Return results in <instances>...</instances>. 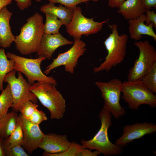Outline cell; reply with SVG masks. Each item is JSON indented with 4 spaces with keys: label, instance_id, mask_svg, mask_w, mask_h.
Wrapping results in <instances>:
<instances>
[{
    "label": "cell",
    "instance_id": "d6a6232c",
    "mask_svg": "<svg viewBox=\"0 0 156 156\" xmlns=\"http://www.w3.org/2000/svg\"><path fill=\"white\" fill-rule=\"evenodd\" d=\"M142 6L146 10L156 8V0H140Z\"/></svg>",
    "mask_w": 156,
    "mask_h": 156
},
{
    "label": "cell",
    "instance_id": "83f0119b",
    "mask_svg": "<svg viewBox=\"0 0 156 156\" xmlns=\"http://www.w3.org/2000/svg\"><path fill=\"white\" fill-rule=\"evenodd\" d=\"M38 106L36 103L27 101L25 103L19 112L23 117L27 119Z\"/></svg>",
    "mask_w": 156,
    "mask_h": 156
},
{
    "label": "cell",
    "instance_id": "2e32d148",
    "mask_svg": "<svg viewBox=\"0 0 156 156\" xmlns=\"http://www.w3.org/2000/svg\"><path fill=\"white\" fill-rule=\"evenodd\" d=\"M146 18V15L144 14L137 18L129 21V32L131 39L138 41L142 38L143 35H146L152 37L155 41L156 40L153 25L152 23L147 25L145 24Z\"/></svg>",
    "mask_w": 156,
    "mask_h": 156
},
{
    "label": "cell",
    "instance_id": "6da1fadb",
    "mask_svg": "<svg viewBox=\"0 0 156 156\" xmlns=\"http://www.w3.org/2000/svg\"><path fill=\"white\" fill-rule=\"evenodd\" d=\"M26 22L14 42L17 50L25 55L37 52L44 34L43 17L39 13H35Z\"/></svg>",
    "mask_w": 156,
    "mask_h": 156
},
{
    "label": "cell",
    "instance_id": "e575fe53",
    "mask_svg": "<svg viewBox=\"0 0 156 156\" xmlns=\"http://www.w3.org/2000/svg\"><path fill=\"white\" fill-rule=\"evenodd\" d=\"M108 5L111 8H118L120 7L126 0H107Z\"/></svg>",
    "mask_w": 156,
    "mask_h": 156
},
{
    "label": "cell",
    "instance_id": "5b68a950",
    "mask_svg": "<svg viewBox=\"0 0 156 156\" xmlns=\"http://www.w3.org/2000/svg\"><path fill=\"white\" fill-rule=\"evenodd\" d=\"M122 98L127 103L129 107L137 110L142 104L151 108L156 106V95L146 88L141 80L122 83Z\"/></svg>",
    "mask_w": 156,
    "mask_h": 156
},
{
    "label": "cell",
    "instance_id": "277c9868",
    "mask_svg": "<svg viewBox=\"0 0 156 156\" xmlns=\"http://www.w3.org/2000/svg\"><path fill=\"white\" fill-rule=\"evenodd\" d=\"M54 84L37 82L31 85L30 90L50 112L52 119H60L66 111L65 100Z\"/></svg>",
    "mask_w": 156,
    "mask_h": 156
},
{
    "label": "cell",
    "instance_id": "30bf717a",
    "mask_svg": "<svg viewBox=\"0 0 156 156\" xmlns=\"http://www.w3.org/2000/svg\"><path fill=\"white\" fill-rule=\"evenodd\" d=\"M72 19L66 26L68 33L74 39H81L82 35L88 36L95 34L102 29L103 24L109 19L102 22L95 21L93 18H87L82 13L80 6L73 8Z\"/></svg>",
    "mask_w": 156,
    "mask_h": 156
},
{
    "label": "cell",
    "instance_id": "e0dca14e",
    "mask_svg": "<svg viewBox=\"0 0 156 156\" xmlns=\"http://www.w3.org/2000/svg\"><path fill=\"white\" fill-rule=\"evenodd\" d=\"M5 6L0 10V47H10L15 37L12 32L10 21L13 14Z\"/></svg>",
    "mask_w": 156,
    "mask_h": 156
},
{
    "label": "cell",
    "instance_id": "4fadbf2b",
    "mask_svg": "<svg viewBox=\"0 0 156 156\" xmlns=\"http://www.w3.org/2000/svg\"><path fill=\"white\" fill-rule=\"evenodd\" d=\"M156 131V125L151 122H137L126 125L123 127L122 135L114 143L122 147L125 146L134 140L146 135L153 134Z\"/></svg>",
    "mask_w": 156,
    "mask_h": 156
},
{
    "label": "cell",
    "instance_id": "9a60e30c",
    "mask_svg": "<svg viewBox=\"0 0 156 156\" xmlns=\"http://www.w3.org/2000/svg\"><path fill=\"white\" fill-rule=\"evenodd\" d=\"M71 143L66 135L49 133L45 134L39 148L43 150L46 153H59L65 151Z\"/></svg>",
    "mask_w": 156,
    "mask_h": 156
},
{
    "label": "cell",
    "instance_id": "ba28073f",
    "mask_svg": "<svg viewBox=\"0 0 156 156\" xmlns=\"http://www.w3.org/2000/svg\"><path fill=\"white\" fill-rule=\"evenodd\" d=\"M94 83L101 92L104 103L103 107L108 110L115 119L124 115L125 109L120 103L122 88L121 81L115 78L107 82L96 81Z\"/></svg>",
    "mask_w": 156,
    "mask_h": 156
},
{
    "label": "cell",
    "instance_id": "5bb4252c",
    "mask_svg": "<svg viewBox=\"0 0 156 156\" xmlns=\"http://www.w3.org/2000/svg\"><path fill=\"white\" fill-rule=\"evenodd\" d=\"M74 42L68 40L59 33L55 34H44L37 55L38 57L49 60L59 47L72 44Z\"/></svg>",
    "mask_w": 156,
    "mask_h": 156
},
{
    "label": "cell",
    "instance_id": "836d02e7",
    "mask_svg": "<svg viewBox=\"0 0 156 156\" xmlns=\"http://www.w3.org/2000/svg\"><path fill=\"white\" fill-rule=\"evenodd\" d=\"M101 153L97 150L92 152L91 150L84 148L80 152L79 156H97Z\"/></svg>",
    "mask_w": 156,
    "mask_h": 156
},
{
    "label": "cell",
    "instance_id": "8992f818",
    "mask_svg": "<svg viewBox=\"0 0 156 156\" xmlns=\"http://www.w3.org/2000/svg\"><path fill=\"white\" fill-rule=\"evenodd\" d=\"M6 55L8 58L14 62V70L24 74L27 78L28 83L31 85L36 81L57 85V81L53 77L47 76L41 70V64L42 61L46 59L45 58H28L9 52Z\"/></svg>",
    "mask_w": 156,
    "mask_h": 156
},
{
    "label": "cell",
    "instance_id": "7c38bea8",
    "mask_svg": "<svg viewBox=\"0 0 156 156\" xmlns=\"http://www.w3.org/2000/svg\"><path fill=\"white\" fill-rule=\"evenodd\" d=\"M17 120L21 124L23 132L21 146L28 153L31 154L39 148L45 134L41 131L39 125L31 122L21 114L18 116Z\"/></svg>",
    "mask_w": 156,
    "mask_h": 156
},
{
    "label": "cell",
    "instance_id": "603a6c76",
    "mask_svg": "<svg viewBox=\"0 0 156 156\" xmlns=\"http://www.w3.org/2000/svg\"><path fill=\"white\" fill-rule=\"evenodd\" d=\"M0 95V119L8 113L13 103V99L9 84L7 83L5 88Z\"/></svg>",
    "mask_w": 156,
    "mask_h": 156
},
{
    "label": "cell",
    "instance_id": "d6986e66",
    "mask_svg": "<svg viewBox=\"0 0 156 156\" xmlns=\"http://www.w3.org/2000/svg\"><path fill=\"white\" fill-rule=\"evenodd\" d=\"M40 10L44 13L48 12L55 16L66 26L70 22L73 14V8L62 5L56 6L55 4L51 3L42 5Z\"/></svg>",
    "mask_w": 156,
    "mask_h": 156
},
{
    "label": "cell",
    "instance_id": "74e56055",
    "mask_svg": "<svg viewBox=\"0 0 156 156\" xmlns=\"http://www.w3.org/2000/svg\"><path fill=\"white\" fill-rule=\"evenodd\" d=\"M101 0H81V3H86L87 2L91 1H95V2H97L98 1H99Z\"/></svg>",
    "mask_w": 156,
    "mask_h": 156
},
{
    "label": "cell",
    "instance_id": "7402d4cb",
    "mask_svg": "<svg viewBox=\"0 0 156 156\" xmlns=\"http://www.w3.org/2000/svg\"><path fill=\"white\" fill-rule=\"evenodd\" d=\"M44 13L46 19L44 24V34H55L59 33L60 28L63 25L62 22L52 14L48 12Z\"/></svg>",
    "mask_w": 156,
    "mask_h": 156
},
{
    "label": "cell",
    "instance_id": "4316f807",
    "mask_svg": "<svg viewBox=\"0 0 156 156\" xmlns=\"http://www.w3.org/2000/svg\"><path fill=\"white\" fill-rule=\"evenodd\" d=\"M5 156H29V155L21 145H14L4 148Z\"/></svg>",
    "mask_w": 156,
    "mask_h": 156
},
{
    "label": "cell",
    "instance_id": "ac0fdd59",
    "mask_svg": "<svg viewBox=\"0 0 156 156\" xmlns=\"http://www.w3.org/2000/svg\"><path fill=\"white\" fill-rule=\"evenodd\" d=\"M146 10L142 5L140 0H126L117 12L129 21L137 18L146 13Z\"/></svg>",
    "mask_w": 156,
    "mask_h": 156
},
{
    "label": "cell",
    "instance_id": "52a82bcc",
    "mask_svg": "<svg viewBox=\"0 0 156 156\" xmlns=\"http://www.w3.org/2000/svg\"><path fill=\"white\" fill-rule=\"evenodd\" d=\"M16 71L14 70L8 73L4 78V82L10 85L13 99L11 107L14 111L17 112H19L27 101H30L37 103L38 99L30 90L31 85L27 82L20 72L18 71L16 77Z\"/></svg>",
    "mask_w": 156,
    "mask_h": 156
},
{
    "label": "cell",
    "instance_id": "8d00e7d4",
    "mask_svg": "<svg viewBox=\"0 0 156 156\" xmlns=\"http://www.w3.org/2000/svg\"><path fill=\"white\" fill-rule=\"evenodd\" d=\"M12 0H0V10L3 7L11 3Z\"/></svg>",
    "mask_w": 156,
    "mask_h": 156
},
{
    "label": "cell",
    "instance_id": "f1b7e54d",
    "mask_svg": "<svg viewBox=\"0 0 156 156\" xmlns=\"http://www.w3.org/2000/svg\"><path fill=\"white\" fill-rule=\"evenodd\" d=\"M47 119L45 114L37 108L27 120L34 124L39 125L42 122L47 120Z\"/></svg>",
    "mask_w": 156,
    "mask_h": 156
},
{
    "label": "cell",
    "instance_id": "1f68e13d",
    "mask_svg": "<svg viewBox=\"0 0 156 156\" xmlns=\"http://www.w3.org/2000/svg\"><path fill=\"white\" fill-rule=\"evenodd\" d=\"M19 9L23 10L31 5V0H14Z\"/></svg>",
    "mask_w": 156,
    "mask_h": 156
},
{
    "label": "cell",
    "instance_id": "d590c367",
    "mask_svg": "<svg viewBox=\"0 0 156 156\" xmlns=\"http://www.w3.org/2000/svg\"><path fill=\"white\" fill-rule=\"evenodd\" d=\"M0 156H5L3 146V139L0 137Z\"/></svg>",
    "mask_w": 156,
    "mask_h": 156
},
{
    "label": "cell",
    "instance_id": "ffe728a7",
    "mask_svg": "<svg viewBox=\"0 0 156 156\" xmlns=\"http://www.w3.org/2000/svg\"><path fill=\"white\" fill-rule=\"evenodd\" d=\"M18 116L14 111L8 112L0 119V137L3 139L8 138L17 123Z\"/></svg>",
    "mask_w": 156,
    "mask_h": 156
},
{
    "label": "cell",
    "instance_id": "f35d334b",
    "mask_svg": "<svg viewBox=\"0 0 156 156\" xmlns=\"http://www.w3.org/2000/svg\"><path fill=\"white\" fill-rule=\"evenodd\" d=\"M37 2H40L41 1V0H35Z\"/></svg>",
    "mask_w": 156,
    "mask_h": 156
},
{
    "label": "cell",
    "instance_id": "7a4b0ae2",
    "mask_svg": "<svg viewBox=\"0 0 156 156\" xmlns=\"http://www.w3.org/2000/svg\"><path fill=\"white\" fill-rule=\"evenodd\" d=\"M118 26L116 24L109 26L112 33L104 42L107 54L104 61L99 66L94 68V73L109 71L112 67L122 63L125 57L128 36L125 34L120 35Z\"/></svg>",
    "mask_w": 156,
    "mask_h": 156
},
{
    "label": "cell",
    "instance_id": "f546056e",
    "mask_svg": "<svg viewBox=\"0 0 156 156\" xmlns=\"http://www.w3.org/2000/svg\"><path fill=\"white\" fill-rule=\"evenodd\" d=\"M49 3H58L68 8H74L81 3V0H48Z\"/></svg>",
    "mask_w": 156,
    "mask_h": 156
},
{
    "label": "cell",
    "instance_id": "44dd1931",
    "mask_svg": "<svg viewBox=\"0 0 156 156\" xmlns=\"http://www.w3.org/2000/svg\"><path fill=\"white\" fill-rule=\"evenodd\" d=\"M15 63L11 59H8L4 48H0V91L3 89V82L6 75L14 70Z\"/></svg>",
    "mask_w": 156,
    "mask_h": 156
},
{
    "label": "cell",
    "instance_id": "cb8c5ba5",
    "mask_svg": "<svg viewBox=\"0 0 156 156\" xmlns=\"http://www.w3.org/2000/svg\"><path fill=\"white\" fill-rule=\"evenodd\" d=\"M23 138V129L20 123L18 121L14 129L9 136L3 139L4 148L14 145L22 146Z\"/></svg>",
    "mask_w": 156,
    "mask_h": 156
},
{
    "label": "cell",
    "instance_id": "8fae6325",
    "mask_svg": "<svg viewBox=\"0 0 156 156\" xmlns=\"http://www.w3.org/2000/svg\"><path fill=\"white\" fill-rule=\"evenodd\" d=\"M86 47L85 43L80 39H74L72 47L66 52L59 53L52 63L46 68L44 74L48 75L54 68L64 66L66 71L73 74L79 57L84 54L86 50Z\"/></svg>",
    "mask_w": 156,
    "mask_h": 156
},
{
    "label": "cell",
    "instance_id": "4dcf8cb0",
    "mask_svg": "<svg viewBox=\"0 0 156 156\" xmlns=\"http://www.w3.org/2000/svg\"><path fill=\"white\" fill-rule=\"evenodd\" d=\"M146 24L148 25L150 23L153 24L154 27L156 28V13L154 11H151L150 10H147L146 12Z\"/></svg>",
    "mask_w": 156,
    "mask_h": 156
},
{
    "label": "cell",
    "instance_id": "9c48e42d",
    "mask_svg": "<svg viewBox=\"0 0 156 156\" xmlns=\"http://www.w3.org/2000/svg\"><path fill=\"white\" fill-rule=\"evenodd\" d=\"M140 51L138 58L133 66L129 71L127 76L128 81L140 80L148 70L156 62V51L149 41H138L134 43Z\"/></svg>",
    "mask_w": 156,
    "mask_h": 156
},
{
    "label": "cell",
    "instance_id": "3957f363",
    "mask_svg": "<svg viewBox=\"0 0 156 156\" xmlns=\"http://www.w3.org/2000/svg\"><path fill=\"white\" fill-rule=\"evenodd\" d=\"M99 116L101 122L99 129L91 139L88 140H82L81 145L86 148L97 150L105 156L121 154L123 151L122 147L112 143L108 136V128L112 124L111 114L103 107Z\"/></svg>",
    "mask_w": 156,
    "mask_h": 156
},
{
    "label": "cell",
    "instance_id": "d4e9b609",
    "mask_svg": "<svg viewBox=\"0 0 156 156\" xmlns=\"http://www.w3.org/2000/svg\"><path fill=\"white\" fill-rule=\"evenodd\" d=\"M150 90L156 93V62L148 70L140 80Z\"/></svg>",
    "mask_w": 156,
    "mask_h": 156
},
{
    "label": "cell",
    "instance_id": "484cf974",
    "mask_svg": "<svg viewBox=\"0 0 156 156\" xmlns=\"http://www.w3.org/2000/svg\"><path fill=\"white\" fill-rule=\"evenodd\" d=\"M81 145L75 142H71L68 148L64 152L57 154H50L44 152V156H79L81 151L84 149Z\"/></svg>",
    "mask_w": 156,
    "mask_h": 156
}]
</instances>
